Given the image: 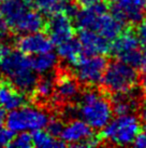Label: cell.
<instances>
[{
    "label": "cell",
    "instance_id": "1",
    "mask_svg": "<svg viewBox=\"0 0 146 148\" xmlns=\"http://www.w3.org/2000/svg\"><path fill=\"white\" fill-rule=\"evenodd\" d=\"M0 13L9 29L14 33H36L44 27L41 13L32 9V0H2Z\"/></svg>",
    "mask_w": 146,
    "mask_h": 148
},
{
    "label": "cell",
    "instance_id": "2",
    "mask_svg": "<svg viewBox=\"0 0 146 148\" xmlns=\"http://www.w3.org/2000/svg\"><path fill=\"white\" fill-rule=\"evenodd\" d=\"M0 74L7 77L17 90L26 93L32 92L38 81L36 73L31 68L30 58L20 51H10L0 58Z\"/></svg>",
    "mask_w": 146,
    "mask_h": 148
},
{
    "label": "cell",
    "instance_id": "3",
    "mask_svg": "<svg viewBox=\"0 0 146 148\" xmlns=\"http://www.w3.org/2000/svg\"><path fill=\"white\" fill-rule=\"evenodd\" d=\"M77 114L91 129L101 130L113 117L111 102L98 91H86L81 96Z\"/></svg>",
    "mask_w": 146,
    "mask_h": 148
},
{
    "label": "cell",
    "instance_id": "4",
    "mask_svg": "<svg viewBox=\"0 0 146 148\" xmlns=\"http://www.w3.org/2000/svg\"><path fill=\"white\" fill-rule=\"evenodd\" d=\"M139 81L137 68L122 61L111 62L106 65L101 82L103 88L112 94L132 90Z\"/></svg>",
    "mask_w": 146,
    "mask_h": 148
},
{
    "label": "cell",
    "instance_id": "5",
    "mask_svg": "<svg viewBox=\"0 0 146 148\" xmlns=\"http://www.w3.org/2000/svg\"><path fill=\"white\" fill-rule=\"evenodd\" d=\"M49 117L43 109L38 107L20 106L5 116L7 127L13 133L27 131H36L44 129L49 122Z\"/></svg>",
    "mask_w": 146,
    "mask_h": 148
},
{
    "label": "cell",
    "instance_id": "6",
    "mask_svg": "<svg viewBox=\"0 0 146 148\" xmlns=\"http://www.w3.org/2000/svg\"><path fill=\"white\" fill-rule=\"evenodd\" d=\"M141 132V124L138 117L131 114L117 116L111 119L109 123L103 127L102 137L112 144L125 146L133 143L134 138Z\"/></svg>",
    "mask_w": 146,
    "mask_h": 148
},
{
    "label": "cell",
    "instance_id": "7",
    "mask_svg": "<svg viewBox=\"0 0 146 148\" xmlns=\"http://www.w3.org/2000/svg\"><path fill=\"white\" fill-rule=\"evenodd\" d=\"M107 62L102 55H83L73 66L76 80L84 84L96 86L101 82Z\"/></svg>",
    "mask_w": 146,
    "mask_h": 148
},
{
    "label": "cell",
    "instance_id": "8",
    "mask_svg": "<svg viewBox=\"0 0 146 148\" xmlns=\"http://www.w3.org/2000/svg\"><path fill=\"white\" fill-rule=\"evenodd\" d=\"M146 13V0H116L112 14L122 24H139Z\"/></svg>",
    "mask_w": 146,
    "mask_h": 148
},
{
    "label": "cell",
    "instance_id": "9",
    "mask_svg": "<svg viewBox=\"0 0 146 148\" xmlns=\"http://www.w3.org/2000/svg\"><path fill=\"white\" fill-rule=\"evenodd\" d=\"M17 47L20 52L26 55H36L52 51L54 43L46 35L36 32L23 34L17 40Z\"/></svg>",
    "mask_w": 146,
    "mask_h": 148
},
{
    "label": "cell",
    "instance_id": "10",
    "mask_svg": "<svg viewBox=\"0 0 146 148\" xmlns=\"http://www.w3.org/2000/svg\"><path fill=\"white\" fill-rule=\"evenodd\" d=\"M49 37L53 43L59 45L73 37L74 27H73L71 17L65 12H58L52 15L51 20L46 25Z\"/></svg>",
    "mask_w": 146,
    "mask_h": 148
},
{
    "label": "cell",
    "instance_id": "11",
    "mask_svg": "<svg viewBox=\"0 0 146 148\" xmlns=\"http://www.w3.org/2000/svg\"><path fill=\"white\" fill-rule=\"evenodd\" d=\"M78 42L84 55H103L110 51V41L90 29H81Z\"/></svg>",
    "mask_w": 146,
    "mask_h": 148
},
{
    "label": "cell",
    "instance_id": "12",
    "mask_svg": "<svg viewBox=\"0 0 146 148\" xmlns=\"http://www.w3.org/2000/svg\"><path fill=\"white\" fill-rule=\"evenodd\" d=\"M93 135V129L84 120H73L67 125H64V129L60 133L61 140L66 144L83 147L86 140Z\"/></svg>",
    "mask_w": 146,
    "mask_h": 148
},
{
    "label": "cell",
    "instance_id": "13",
    "mask_svg": "<svg viewBox=\"0 0 146 148\" xmlns=\"http://www.w3.org/2000/svg\"><path fill=\"white\" fill-rule=\"evenodd\" d=\"M107 11V4L103 1H98L96 3L84 7L83 10L77 11L74 15L75 24L80 29H93L95 22L97 21L99 15Z\"/></svg>",
    "mask_w": 146,
    "mask_h": 148
},
{
    "label": "cell",
    "instance_id": "14",
    "mask_svg": "<svg viewBox=\"0 0 146 148\" xmlns=\"http://www.w3.org/2000/svg\"><path fill=\"white\" fill-rule=\"evenodd\" d=\"M122 26L124 24L114 16L113 14H107L105 12L99 15L91 30L96 32L100 36L111 41L122 33Z\"/></svg>",
    "mask_w": 146,
    "mask_h": 148
},
{
    "label": "cell",
    "instance_id": "15",
    "mask_svg": "<svg viewBox=\"0 0 146 148\" xmlns=\"http://www.w3.org/2000/svg\"><path fill=\"white\" fill-rule=\"evenodd\" d=\"M140 45L141 43L138 38V35L132 29L128 28L124 32L122 30V33L114 39L113 43L110 47V50L112 51V54L118 58L126 52L139 49Z\"/></svg>",
    "mask_w": 146,
    "mask_h": 148
},
{
    "label": "cell",
    "instance_id": "16",
    "mask_svg": "<svg viewBox=\"0 0 146 148\" xmlns=\"http://www.w3.org/2000/svg\"><path fill=\"white\" fill-rule=\"evenodd\" d=\"M78 92H80L78 83L75 79L71 78L68 75H61L57 79L54 93L58 101L70 102L72 99H76Z\"/></svg>",
    "mask_w": 146,
    "mask_h": 148
},
{
    "label": "cell",
    "instance_id": "17",
    "mask_svg": "<svg viewBox=\"0 0 146 148\" xmlns=\"http://www.w3.org/2000/svg\"><path fill=\"white\" fill-rule=\"evenodd\" d=\"M132 90L114 94L111 105H112V109L115 115H127V114L132 112L138 107V96L135 93L132 92Z\"/></svg>",
    "mask_w": 146,
    "mask_h": 148
},
{
    "label": "cell",
    "instance_id": "18",
    "mask_svg": "<svg viewBox=\"0 0 146 148\" xmlns=\"http://www.w3.org/2000/svg\"><path fill=\"white\" fill-rule=\"evenodd\" d=\"M25 102L26 99L24 95L14 86L7 82L0 83V105L4 109L13 110L15 108L23 106Z\"/></svg>",
    "mask_w": 146,
    "mask_h": 148
},
{
    "label": "cell",
    "instance_id": "19",
    "mask_svg": "<svg viewBox=\"0 0 146 148\" xmlns=\"http://www.w3.org/2000/svg\"><path fill=\"white\" fill-rule=\"evenodd\" d=\"M57 48V53L64 61L69 63L70 65L74 66L80 58L84 55L82 51L81 45L78 40H75L73 38H70L64 42H60Z\"/></svg>",
    "mask_w": 146,
    "mask_h": 148
},
{
    "label": "cell",
    "instance_id": "20",
    "mask_svg": "<svg viewBox=\"0 0 146 148\" xmlns=\"http://www.w3.org/2000/svg\"><path fill=\"white\" fill-rule=\"evenodd\" d=\"M30 64L36 74H46L56 66L57 56L56 54L52 53V51L36 54L34 58H30Z\"/></svg>",
    "mask_w": 146,
    "mask_h": 148
},
{
    "label": "cell",
    "instance_id": "21",
    "mask_svg": "<svg viewBox=\"0 0 146 148\" xmlns=\"http://www.w3.org/2000/svg\"><path fill=\"white\" fill-rule=\"evenodd\" d=\"M31 140H32V145L39 148H53L67 146L65 142L56 140L55 136L49 134L47 131H43V129L33 131Z\"/></svg>",
    "mask_w": 146,
    "mask_h": 148
},
{
    "label": "cell",
    "instance_id": "22",
    "mask_svg": "<svg viewBox=\"0 0 146 148\" xmlns=\"http://www.w3.org/2000/svg\"><path fill=\"white\" fill-rule=\"evenodd\" d=\"M71 1L72 0H34V3L40 13L53 15L55 13L61 12Z\"/></svg>",
    "mask_w": 146,
    "mask_h": 148
},
{
    "label": "cell",
    "instance_id": "23",
    "mask_svg": "<svg viewBox=\"0 0 146 148\" xmlns=\"http://www.w3.org/2000/svg\"><path fill=\"white\" fill-rule=\"evenodd\" d=\"M54 91H55L54 80L49 77H45L41 79L40 81H36V84L32 92H34L36 99H39L40 101H46L52 97Z\"/></svg>",
    "mask_w": 146,
    "mask_h": 148
},
{
    "label": "cell",
    "instance_id": "24",
    "mask_svg": "<svg viewBox=\"0 0 146 148\" xmlns=\"http://www.w3.org/2000/svg\"><path fill=\"white\" fill-rule=\"evenodd\" d=\"M117 58L119 61H122V62L126 63L128 65L134 67V68H141V64H142V52L139 49L126 52V53L122 54L120 56H118Z\"/></svg>",
    "mask_w": 146,
    "mask_h": 148
},
{
    "label": "cell",
    "instance_id": "25",
    "mask_svg": "<svg viewBox=\"0 0 146 148\" xmlns=\"http://www.w3.org/2000/svg\"><path fill=\"white\" fill-rule=\"evenodd\" d=\"M9 146L17 148H29L32 146L31 135H29L26 132H20L15 137H13Z\"/></svg>",
    "mask_w": 146,
    "mask_h": 148
},
{
    "label": "cell",
    "instance_id": "26",
    "mask_svg": "<svg viewBox=\"0 0 146 148\" xmlns=\"http://www.w3.org/2000/svg\"><path fill=\"white\" fill-rule=\"evenodd\" d=\"M46 129L49 134H52L53 136L57 137V136H60V133L64 129V124L61 122L60 119H57V118H49V122L46 124Z\"/></svg>",
    "mask_w": 146,
    "mask_h": 148
},
{
    "label": "cell",
    "instance_id": "27",
    "mask_svg": "<svg viewBox=\"0 0 146 148\" xmlns=\"http://www.w3.org/2000/svg\"><path fill=\"white\" fill-rule=\"evenodd\" d=\"M13 138V132L9 129H3V127H0V147L2 146H9Z\"/></svg>",
    "mask_w": 146,
    "mask_h": 148
},
{
    "label": "cell",
    "instance_id": "28",
    "mask_svg": "<svg viewBox=\"0 0 146 148\" xmlns=\"http://www.w3.org/2000/svg\"><path fill=\"white\" fill-rule=\"evenodd\" d=\"M137 35H138V38L140 40V43L146 48V18H143L142 21L140 22Z\"/></svg>",
    "mask_w": 146,
    "mask_h": 148
},
{
    "label": "cell",
    "instance_id": "29",
    "mask_svg": "<svg viewBox=\"0 0 146 148\" xmlns=\"http://www.w3.org/2000/svg\"><path fill=\"white\" fill-rule=\"evenodd\" d=\"M8 52H10V49H9L7 45H4L3 43L0 42V58H3Z\"/></svg>",
    "mask_w": 146,
    "mask_h": 148
},
{
    "label": "cell",
    "instance_id": "30",
    "mask_svg": "<svg viewBox=\"0 0 146 148\" xmlns=\"http://www.w3.org/2000/svg\"><path fill=\"white\" fill-rule=\"evenodd\" d=\"M98 1H100V0H78L80 4L83 5V7H88V5H91V4L98 2Z\"/></svg>",
    "mask_w": 146,
    "mask_h": 148
},
{
    "label": "cell",
    "instance_id": "31",
    "mask_svg": "<svg viewBox=\"0 0 146 148\" xmlns=\"http://www.w3.org/2000/svg\"><path fill=\"white\" fill-rule=\"evenodd\" d=\"M5 121V114L2 108H0V127H3V123Z\"/></svg>",
    "mask_w": 146,
    "mask_h": 148
},
{
    "label": "cell",
    "instance_id": "32",
    "mask_svg": "<svg viewBox=\"0 0 146 148\" xmlns=\"http://www.w3.org/2000/svg\"><path fill=\"white\" fill-rule=\"evenodd\" d=\"M141 115H142V118L144 121H146V102L143 104L142 107V111H141Z\"/></svg>",
    "mask_w": 146,
    "mask_h": 148
},
{
    "label": "cell",
    "instance_id": "33",
    "mask_svg": "<svg viewBox=\"0 0 146 148\" xmlns=\"http://www.w3.org/2000/svg\"><path fill=\"white\" fill-rule=\"evenodd\" d=\"M142 88H143V90H144V92H145V94H146V76L143 78V80H142Z\"/></svg>",
    "mask_w": 146,
    "mask_h": 148
},
{
    "label": "cell",
    "instance_id": "34",
    "mask_svg": "<svg viewBox=\"0 0 146 148\" xmlns=\"http://www.w3.org/2000/svg\"><path fill=\"white\" fill-rule=\"evenodd\" d=\"M143 131H144V134H146V123H145V125L143 127Z\"/></svg>",
    "mask_w": 146,
    "mask_h": 148
},
{
    "label": "cell",
    "instance_id": "35",
    "mask_svg": "<svg viewBox=\"0 0 146 148\" xmlns=\"http://www.w3.org/2000/svg\"><path fill=\"white\" fill-rule=\"evenodd\" d=\"M112 1H116V0H112Z\"/></svg>",
    "mask_w": 146,
    "mask_h": 148
},
{
    "label": "cell",
    "instance_id": "36",
    "mask_svg": "<svg viewBox=\"0 0 146 148\" xmlns=\"http://www.w3.org/2000/svg\"><path fill=\"white\" fill-rule=\"evenodd\" d=\"M1 1H2V0H0V2H1Z\"/></svg>",
    "mask_w": 146,
    "mask_h": 148
}]
</instances>
